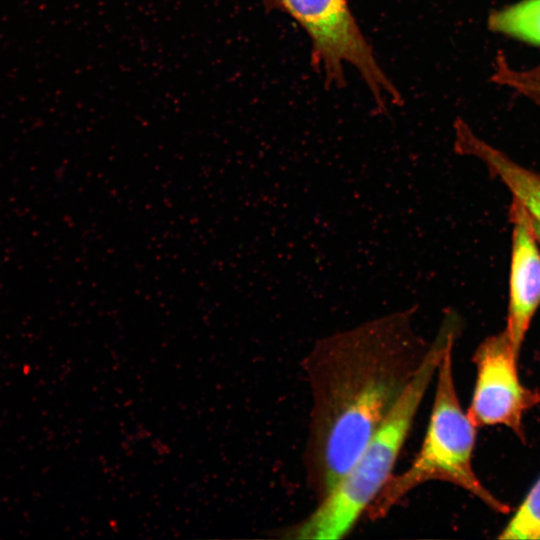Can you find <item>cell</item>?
I'll list each match as a JSON object with an SVG mask.
<instances>
[{
	"label": "cell",
	"instance_id": "7",
	"mask_svg": "<svg viewBox=\"0 0 540 540\" xmlns=\"http://www.w3.org/2000/svg\"><path fill=\"white\" fill-rule=\"evenodd\" d=\"M454 128L455 149L463 155L474 156L483 162L540 225V174L519 165L502 151L479 138L462 119H457Z\"/></svg>",
	"mask_w": 540,
	"mask_h": 540
},
{
	"label": "cell",
	"instance_id": "3",
	"mask_svg": "<svg viewBox=\"0 0 540 540\" xmlns=\"http://www.w3.org/2000/svg\"><path fill=\"white\" fill-rule=\"evenodd\" d=\"M451 341L436 371V389L431 414L421 447L411 464L393 475L369 507L366 516L379 520L388 515L404 497L431 481L453 484L471 493L497 513L510 511L478 479L472 466L477 427L458 399L453 373Z\"/></svg>",
	"mask_w": 540,
	"mask_h": 540
},
{
	"label": "cell",
	"instance_id": "11",
	"mask_svg": "<svg viewBox=\"0 0 540 540\" xmlns=\"http://www.w3.org/2000/svg\"><path fill=\"white\" fill-rule=\"evenodd\" d=\"M533 219V218H532ZM534 230L540 243V225L533 219Z\"/></svg>",
	"mask_w": 540,
	"mask_h": 540
},
{
	"label": "cell",
	"instance_id": "1",
	"mask_svg": "<svg viewBox=\"0 0 540 540\" xmlns=\"http://www.w3.org/2000/svg\"><path fill=\"white\" fill-rule=\"evenodd\" d=\"M415 307L315 342L303 359L311 409L304 467L321 500L391 413L430 349L412 327Z\"/></svg>",
	"mask_w": 540,
	"mask_h": 540
},
{
	"label": "cell",
	"instance_id": "6",
	"mask_svg": "<svg viewBox=\"0 0 540 540\" xmlns=\"http://www.w3.org/2000/svg\"><path fill=\"white\" fill-rule=\"evenodd\" d=\"M510 219L512 250L505 331L514 350L520 354L531 320L540 305V243L530 213L515 198Z\"/></svg>",
	"mask_w": 540,
	"mask_h": 540
},
{
	"label": "cell",
	"instance_id": "10",
	"mask_svg": "<svg viewBox=\"0 0 540 540\" xmlns=\"http://www.w3.org/2000/svg\"><path fill=\"white\" fill-rule=\"evenodd\" d=\"M491 81L540 104V64L530 69H513L502 51L496 54Z\"/></svg>",
	"mask_w": 540,
	"mask_h": 540
},
{
	"label": "cell",
	"instance_id": "4",
	"mask_svg": "<svg viewBox=\"0 0 540 540\" xmlns=\"http://www.w3.org/2000/svg\"><path fill=\"white\" fill-rule=\"evenodd\" d=\"M269 9L289 15L311 41L313 66L325 84H345L344 66L354 67L381 111L387 102L398 105L402 96L377 62L347 0H264Z\"/></svg>",
	"mask_w": 540,
	"mask_h": 540
},
{
	"label": "cell",
	"instance_id": "9",
	"mask_svg": "<svg viewBox=\"0 0 540 540\" xmlns=\"http://www.w3.org/2000/svg\"><path fill=\"white\" fill-rule=\"evenodd\" d=\"M498 538L540 540V477L528 491Z\"/></svg>",
	"mask_w": 540,
	"mask_h": 540
},
{
	"label": "cell",
	"instance_id": "8",
	"mask_svg": "<svg viewBox=\"0 0 540 540\" xmlns=\"http://www.w3.org/2000/svg\"><path fill=\"white\" fill-rule=\"evenodd\" d=\"M487 27L493 33L540 47V0H520L493 10Z\"/></svg>",
	"mask_w": 540,
	"mask_h": 540
},
{
	"label": "cell",
	"instance_id": "2",
	"mask_svg": "<svg viewBox=\"0 0 540 540\" xmlns=\"http://www.w3.org/2000/svg\"><path fill=\"white\" fill-rule=\"evenodd\" d=\"M457 331L458 320L445 316L421 367L349 469L307 516L278 530V538L336 540L353 530L394 475V467L444 350L456 339Z\"/></svg>",
	"mask_w": 540,
	"mask_h": 540
},
{
	"label": "cell",
	"instance_id": "5",
	"mask_svg": "<svg viewBox=\"0 0 540 540\" xmlns=\"http://www.w3.org/2000/svg\"><path fill=\"white\" fill-rule=\"evenodd\" d=\"M518 357L505 329L480 343L473 357L477 373L467 414L477 428L504 425L524 440V413L540 402V393L521 383Z\"/></svg>",
	"mask_w": 540,
	"mask_h": 540
}]
</instances>
